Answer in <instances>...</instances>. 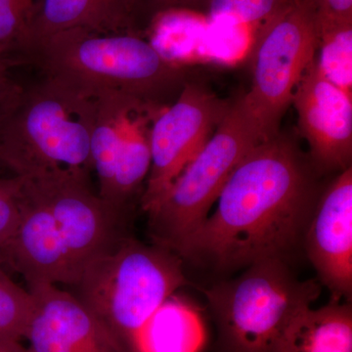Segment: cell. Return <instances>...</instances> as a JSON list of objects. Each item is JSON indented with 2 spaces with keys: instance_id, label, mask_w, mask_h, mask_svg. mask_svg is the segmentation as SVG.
Returning <instances> with one entry per match:
<instances>
[{
  "instance_id": "obj_25",
  "label": "cell",
  "mask_w": 352,
  "mask_h": 352,
  "mask_svg": "<svg viewBox=\"0 0 352 352\" xmlns=\"http://www.w3.org/2000/svg\"><path fill=\"white\" fill-rule=\"evenodd\" d=\"M12 66V62L0 54V117L12 103L21 89V87L16 85L9 76V69Z\"/></svg>"
},
{
  "instance_id": "obj_16",
  "label": "cell",
  "mask_w": 352,
  "mask_h": 352,
  "mask_svg": "<svg viewBox=\"0 0 352 352\" xmlns=\"http://www.w3.org/2000/svg\"><path fill=\"white\" fill-rule=\"evenodd\" d=\"M164 108L138 105L129 115L120 141L112 191L107 206L120 214L138 194L151 168L150 129L153 119Z\"/></svg>"
},
{
  "instance_id": "obj_24",
  "label": "cell",
  "mask_w": 352,
  "mask_h": 352,
  "mask_svg": "<svg viewBox=\"0 0 352 352\" xmlns=\"http://www.w3.org/2000/svg\"><path fill=\"white\" fill-rule=\"evenodd\" d=\"M318 15L337 22L352 23V0H314Z\"/></svg>"
},
{
  "instance_id": "obj_12",
  "label": "cell",
  "mask_w": 352,
  "mask_h": 352,
  "mask_svg": "<svg viewBox=\"0 0 352 352\" xmlns=\"http://www.w3.org/2000/svg\"><path fill=\"white\" fill-rule=\"evenodd\" d=\"M34 310L25 339L32 352H132L76 296L29 285Z\"/></svg>"
},
{
  "instance_id": "obj_22",
  "label": "cell",
  "mask_w": 352,
  "mask_h": 352,
  "mask_svg": "<svg viewBox=\"0 0 352 352\" xmlns=\"http://www.w3.org/2000/svg\"><path fill=\"white\" fill-rule=\"evenodd\" d=\"M21 178L0 175V250L10 240L20 215Z\"/></svg>"
},
{
  "instance_id": "obj_3",
  "label": "cell",
  "mask_w": 352,
  "mask_h": 352,
  "mask_svg": "<svg viewBox=\"0 0 352 352\" xmlns=\"http://www.w3.org/2000/svg\"><path fill=\"white\" fill-rule=\"evenodd\" d=\"M96 98L45 78L21 87L0 117V170L15 177L89 180Z\"/></svg>"
},
{
  "instance_id": "obj_13",
  "label": "cell",
  "mask_w": 352,
  "mask_h": 352,
  "mask_svg": "<svg viewBox=\"0 0 352 352\" xmlns=\"http://www.w3.org/2000/svg\"><path fill=\"white\" fill-rule=\"evenodd\" d=\"M21 182L19 220L0 250V263L18 271L28 285L73 286V272L54 217L31 183L23 178Z\"/></svg>"
},
{
  "instance_id": "obj_18",
  "label": "cell",
  "mask_w": 352,
  "mask_h": 352,
  "mask_svg": "<svg viewBox=\"0 0 352 352\" xmlns=\"http://www.w3.org/2000/svg\"><path fill=\"white\" fill-rule=\"evenodd\" d=\"M318 23L317 67L326 80L351 94L352 23L337 22L319 15Z\"/></svg>"
},
{
  "instance_id": "obj_2",
  "label": "cell",
  "mask_w": 352,
  "mask_h": 352,
  "mask_svg": "<svg viewBox=\"0 0 352 352\" xmlns=\"http://www.w3.org/2000/svg\"><path fill=\"white\" fill-rule=\"evenodd\" d=\"M25 62L89 96L124 95L157 108L173 103L189 80L151 41L129 32H58L36 44Z\"/></svg>"
},
{
  "instance_id": "obj_26",
  "label": "cell",
  "mask_w": 352,
  "mask_h": 352,
  "mask_svg": "<svg viewBox=\"0 0 352 352\" xmlns=\"http://www.w3.org/2000/svg\"><path fill=\"white\" fill-rule=\"evenodd\" d=\"M0 352H32L29 347L21 346L20 344H4L0 342Z\"/></svg>"
},
{
  "instance_id": "obj_7",
  "label": "cell",
  "mask_w": 352,
  "mask_h": 352,
  "mask_svg": "<svg viewBox=\"0 0 352 352\" xmlns=\"http://www.w3.org/2000/svg\"><path fill=\"white\" fill-rule=\"evenodd\" d=\"M318 9L314 0H292L256 30L251 89L243 95L263 140L280 133L294 91L316 56Z\"/></svg>"
},
{
  "instance_id": "obj_6",
  "label": "cell",
  "mask_w": 352,
  "mask_h": 352,
  "mask_svg": "<svg viewBox=\"0 0 352 352\" xmlns=\"http://www.w3.org/2000/svg\"><path fill=\"white\" fill-rule=\"evenodd\" d=\"M258 124L243 96L200 151L173 180L148 212L156 245L173 252L205 221L234 170L252 148L263 142Z\"/></svg>"
},
{
  "instance_id": "obj_1",
  "label": "cell",
  "mask_w": 352,
  "mask_h": 352,
  "mask_svg": "<svg viewBox=\"0 0 352 352\" xmlns=\"http://www.w3.org/2000/svg\"><path fill=\"white\" fill-rule=\"evenodd\" d=\"M319 175L289 136L258 143L227 180L214 212L173 252L217 272L268 258L288 261L323 190Z\"/></svg>"
},
{
  "instance_id": "obj_10",
  "label": "cell",
  "mask_w": 352,
  "mask_h": 352,
  "mask_svg": "<svg viewBox=\"0 0 352 352\" xmlns=\"http://www.w3.org/2000/svg\"><path fill=\"white\" fill-rule=\"evenodd\" d=\"M292 105L316 170L321 175L351 168L352 95L326 80L315 58L296 85Z\"/></svg>"
},
{
  "instance_id": "obj_19",
  "label": "cell",
  "mask_w": 352,
  "mask_h": 352,
  "mask_svg": "<svg viewBox=\"0 0 352 352\" xmlns=\"http://www.w3.org/2000/svg\"><path fill=\"white\" fill-rule=\"evenodd\" d=\"M34 310V298L11 279L0 263V342L20 344Z\"/></svg>"
},
{
  "instance_id": "obj_11",
  "label": "cell",
  "mask_w": 352,
  "mask_h": 352,
  "mask_svg": "<svg viewBox=\"0 0 352 352\" xmlns=\"http://www.w3.org/2000/svg\"><path fill=\"white\" fill-rule=\"evenodd\" d=\"M332 300L352 295V166L322 190L302 242Z\"/></svg>"
},
{
  "instance_id": "obj_20",
  "label": "cell",
  "mask_w": 352,
  "mask_h": 352,
  "mask_svg": "<svg viewBox=\"0 0 352 352\" xmlns=\"http://www.w3.org/2000/svg\"><path fill=\"white\" fill-rule=\"evenodd\" d=\"M36 0H0V54L24 62Z\"/></svg>"
},
{
  "instance_id": "obj_17",
  "label": "cell",
  "mask_w": 352,
  "mask_h": 352,
  "mask_svg": "<svg viewBox=\"0 0 352 352\" xmlns=\"http://www.w3.org/2000/svg\"><path fill=\"white\" fill-rule=\"evenodd\" d=\"M173 296L152 315L139 333V352L198 351L201 339L200 314L188 302Z\"/></svg>"
},
{
  "instance_id": "obj_4",
  "label": "cell",
  "mask_w": 352,
  "mask_h": 352,
  "mask_svg": "<svg viewBox=\"0 0 352 352\" xmlns=\"http://www.w3.org/2000/svg\"><path fill=\"white\" fill-rule=\"evenodd\" d=\"M188 284L179 256L120 236L85 266L74 287L80 300L132 352L152 315Z\"/></svg>"
},
{
  "instance_id": "obj_23",
  "label": "cell",
  "mask_w": 352,
  "mask_h": 352,
  "mask_svg": "<svg viewBox=\"0 0 352 352\" xmlns=\"http://www.w3.org/2000/svg\"><path fill=\"white\" fill-rule=\"evenodd\" d=\"M203 0H138L139 32L144 36L150 23L159 14L170 10H189L198 13Z\"/></svg>"
},
{
  "instance_id": "obj_15",
  "label": "cell",
  "mask_w": 352,
  "mask_h": 352,
  "mask_svg": "<svg viewBox=\"0 0 352 352\" xmlns=\"http://www.w3.org/2000/svg\"><path fill=\"white\" fill-rule=\"evenodd\" d=\"M271 352H352L351 303L332 300L322 307L302 308Z\"/></svg>"
},
{
  "instance_id": "obj_14",
  "label": "cell",
  "mask_w": 352,
  "mask_h": 352,
  "mask_svg": "<svg viewBox=\"0 0 352 352\" xmlns=\"http://www.w3.org/2000/svg\"><path fill=\"white\" fill-rule=\"evenodd\" d=\"M73 29L141 36L138 0H36L24 62L41 41Z\"/></svg>"
},
{
  "instance_id": "obj_27",
  "label": "cell",
  "mask_w": 352,
  "mask_h": 352,
  "mask_svg": "<svg viewBox=\"0 0 352 352\" xmlns=\"http://www.w3.org/2000/svg\"><path fill=\"white\" fill-rule=\"evenodd\" d=\"M285 2H289L292 1V0H284Z\"/></svg>"
},
{
  "instance_id": "obj_21",
  "label": "cell",
  "mask_w": 352,
  "mask_h": 352,
  "mask_svg": "<svg viewBox=\"0 0 352 352\" xmlns=\"http://www.w3.org/2000/svg\"><path fill=\"white\" fill-rule=\"evenodd\" d=\"M288 3L284 0H203L198 13L214 23L226 21L258 30Z\"/></svg>"
},
{
  "instance_id": "obj_8",
  "label": "cell",
  "mask_w": 352,
  "mask_h": 352,
  "mask_svg": "<svg viewBox=\"0 0 352 352\" xmlns=\"http://www.w3.org/2000/svg\"><path fill=\"white\" fill-rule=\"evenodd\" d=\"M231 104L188 80L177 98L155 116L150 129L151 168L141 196L147 214L212 138Z\"/></svg>"
},
{
  "instance_id": "obj_9",
  "label": "cell",
  "mask_w": 352,
  "mask_h": 352,
  "mask_svg": "<svg viewBox=\"0 0 352 352\" xmlns=\"http://www.w3.org/2000/svg\"><path fill=\"white\" fill-rule=\"evenodd\" d=\"M25 180L54 217L73 272L74 286L85 266L122 236L118 227L120 214L95 195L88 180L82 178L55 175Z\"/></svg>"
},
{
  "instance_id": "obj_5",
  "label": "cell",
  "mask_w": 352,
  "mask_h": 352,
  "mask_svg": "<svg viewBox=\"0 0 352 352\" xmlns=\"http://www.w3.org/2000/svg\"><path fill=\"white\" fill-rule=\"evenodd\" d=\"M205 294L217 326V352H271L292 318L318 298L320 286L298 279L288 261L268 258Z\"/></svg>"
}]
</instances>
